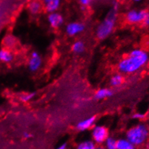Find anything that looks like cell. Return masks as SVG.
<instances>
[{"instance_id":"1","label":"cell","mask_w":149,"mask_h":149,"mask_svg":"<svg viewBox=\"0 0 149 149\" xmlns=\"http://www.w3.org/2000/svg\"><path fill=\"white\" fill-rule=\"evenodd\" d=\"M149 61L147 51L140 48L133 49L118 63V68L121 74H131L146 66Z\"/></svg>"},{"instance_id":"2","label":"cell","mask_w":149,"mask_h":149,"mask_svg":"<svg viewBox=\"0 0 149 149\" xmlns=\"http://www.w3.org/2000/svg\"><path fill=\"white\" fill-rule=\"evenodd\" d=\"M118 7H119L118 3L114 2L110 11L103 19L102 22L97 27L96 34L97 38L100 40H104L112 34L118 18Z\"/></svg>"},{"instance_id":"3","label":"cell","mask_w":149,"mask_h":149,"mask_svg":"<svg viewBox=\"0 0 149 149\" xmlns=\"http://www.w3.org/2000/svg\"><path fill=\"white\" fill-rule=\"evenodd\" d=\"M125 138L136 147L145 145L149 138V127L144 123H138L126 132Z\"/></svg>"},{"instance_id":"4","label":"cell","mask_w":149,"mask_h":149,"mask_svg":"<svg viewBox=\"0 0 149 149\" xmlns=\"http://www.w3.org/2000/svg\"><path fill=\"white\" fill-rule=\"evenodd\" d=\"M109 137V132L107 127L103 125H95L92 130V141L96 145H102Z\"/></svg>"},{"instance_id":"5","label":"cell","mask_w":149,"mask_h":149,"mask_svg":"<svg viewBox=\"0 0 149 149\" xmlns=\"http://www.w3.org/2000/svg\"><path fill=\"white\" fill-rule=\"evenodd\" d=\"M148 13L146 10H131L126 14V19L130 24H138L143 22L146 16Z\"/></svg>"},{"instance_id":"6","label":"cell","mask_w":149,"mask_h":149,"mask_svg":"<svg viewBox=\"0 0 149 149\" xmlns=\"http://www.w3.org/2000/svg\"><path fill=\"white\" fill-rule=\"evenodd\" d=\"M42 58L37 51H33L28 60V68L31 72H37L42 66Z\"/></svg>"},{"instance_id":"7","label":"cell","mask_w":149,"mask_h":149,"mask_svg":"<svg viewBox=\"0 0 149 149\" xmlns=\"http://www.w3.org/2000/svg\"><path fill=\"white\" fill-rule=\"evenodd\" d=\"M85 30L84 24L80 22H69L66 26V33L68 36H76L81 34Z\"/></svg>"},{"instance_id":"8","label":"cell","mask_w":149,"mask_h":149,"mask_svg":"<svg viewBox=\"0 0 149 149\" xmlns=\"http://www.w3.org/2000/svg\"><path fill=\"white\" fill-rule=\"evenodd\" d=\"M48 22L53 28H59L64 23V18L63 15L58 12L49 13L48 16Z\"/></svg>"},{"instance_id":"9","label":"cell","mask_w":149,"mask_h":149,"mask_svg":"<svg viewBox=\"0 0 149 149\" xmlns=\"http://www.w3.org/2000/svg\"><path fill=\"white\" fill-rule=\"evenodd\" d=\"M96 123V117L92 116L79 121L77 125V129L79 131L84 132L92 128Z\"/></svg>"},{"instance_id":"10","label":"cell","mask_w":149,"mask_h":149,"mask_svg":"<svg viewBox=\"0 0 149 149\" xmlns=\"http://www.w3.org/2000/svg\"><path fill=\"white\" fill-rule=\"evenodd\" d=\"M42 5L48 13L57 12L61 6V0H42Z\"/></svg>"},{"instance_id":"11","label":"cell","mask_w":149,"mask_h":149,"mask_svg":"<svg viewBox=\"0 0 149 149\" xmlns=\"http://www.w3.org/2000/svg\"><path fill=\"white\" fill-rule=\"evenodd\" d=\"M113 95V91L109 88H100L96 91L95 94V98L96 100H104L108 98Z\"/></svg>"},{"instance_id":"12","label":"cell","mask_w":149,"mask_h":149,"mask_svg":"<svg viewBox=\"0 0 149 149\" xmlns=\"http://www.w3.org/2000/svg\"><path fill=\"white\" fill-rule=\"evenodd\" d=\"M13 53L7 48L0 49V61L4 63H10L13 61Z\"/></svg>"},{"instance_id":"13","label":"cell","mask_w":149,"mask_h":149,"mask_svg":"<svg viewBox=\"0 0 149 149\" xmlns=\"http://www.w3.org/2000/svg\"><path fill=\"white\" fill-rule=\"evenodd\" d=\"M42 3L39 0H33V1H30V3L28 5V10L30 13L33 15H37V14L40 13V11L42 10Z\"/></svg>"},{"instance_id":"14","label":"cell","mask_w":149,"mask_h":149,"mask_svg":"<svg viewBox=\"0 0 149 149\" xmlns=\"http://www.w3.org/2000/svg\"><path fill=\"white\" fill-rule=\"evenodd\" d=\"M124 82V77L121 73L114 74L109 79V84L112 87H118Z\"/></svg>"},{"instance_id":"15","label":"cell","mask_w":149,"mask_h":149,"mask_svg":"<svg viewBox=\"0 0 149 149\" xmlns=\"http://www.w3.org/2000/svg\"><path fill=\"white\" fill-rule=\"evenodd\" d=\"M116 149H136V147L125 138L117 140Z\"/></svg>"},{"instance_id":"16","label":"cell","mask_w":149,"mask_h":149,"mask_svg":"<svg viewBox=\"0 0 149 149\" xmlns=\"http://www.w3.org/2000/svg\"><path fill=\"white\" fill-rule=\"evenodd\" d=\"M85 48H86V46H85V44L83 41L77 40L73 43L71 50L74 54H81L85 51Z\"/></svg>"},{"instance_id":"17","label":"cell","mask_w":149,"mask_h":149,"mask_svg":"<svg viewBox=\"0 0 149 149\" xmlns=\"http://www.w3.org/2000/svg\"><path fill=\"white\" fill-rule=\"evenodd\" d=\"M96 144L93 141L86 140L78 144L76 149H95Z\"/></svg>"},{"instance_id":"18","label":"cell","mask_w":149,"mask_h":149,"mask_svg":"<svg viewBox=\"0 0 149 149\" xmlns=\"http://www.w3.org/2000/svg\"><path fill=\"white\" fill-rule=\"evenodd\" d=\"M104 147L105 149H116L117 140L113 137H108L104 142Z\"/></svg>"},{"instance_id":"19","label":"cell","mask_w":149,"mask_h":149,"mask_svg":"<svg viewBox=\"0 0 149 149\" xmlns=\"http://www.w3.org/2000/svg\"><path fill=\"white\" fill-rule=\"evenodd\" d=\"M36 92H27V93L22 94L19 96V100L22 102H28L36 97Z\"/></svg>"},{"instance_id":"20","label":"cell","mask_w":149,"mask_h":149,"mask_svg":"<svg viewBox=\"0 0 149 149\" xmlns=\"http://www.w3.org/2000/svg\"><path fill=\"white\" fill-rule=\"evenodd\" d=\"M133 118L137 120H142L146 118V114L142 112H136L133 115Z\"/></svg>"},{"instance_id":"21","label":"cell","mask_w":149,"mask_h":149,"mask_svg":"<svg viewBox=\"0 0 149 149\" xmlns=\"http://www.w3.org/2000/svg\"><path fill=\"white\" fill-rule=\"evenodd\" d=\"M92 1H93V0H79V3L81 4V5L84 7H88V6L90 5V4H92Z\"/></svg>"},{"instance_id":"22","label":"cell","mask_w":149,"mask_h":149,"mask_svg":"<svg viewBox=\"0 0 149 149\" xmlns=\"http://www.w3.org/2000/svg\"><path fill=\"white\" fill-rule=\"evenodd\" d=\"M143 25L146 27H149V13L147 14V15L146 16L145 19H144L143 22Z\"/></svg>"},{"instance_id":"23","label":"cell","mask_w":149,"mask_h":149,"mask_svg":"<svg viewBox=\"0 0 149 149\" xmlns=\"http://www.w3.org/2000/svg\"><path fill=\"white\" fill-rule=\"evenodd\" d=\"M56 149H67V144L66 143L61 144V145H60L59 146H58Z\"/></svg>"},{"instance_id":"24","label":"cell","mask_w":149,"mask_h":149,"mask_svg":"<svg viewBox=\"0 0 149 149\" xmlns=\"http://www.w3.org/2000/svg\"><path fill=\"white\" fill-rule=\"evenodd\" d=\"M23 136H24V138H26V139H28V138H30V137L32 136V135L30 134V133H27V132H25V133H23Z\"/></svg>"},{"instance_id":"25","label":"cell","mask_w":149,"mask_h":149,"mask_svg":"<svg viewBox=\"0 0 149 149\" xmlns=\"http://www.w3.org/2000/svg\"><path fill=\"white\" fill-rule=\"evenodd\" d=\"M95 149H105V148H104V146H102L99 145V146H96Z\"/></svg>"},{"instance_id":"26","label":"cell","mask_w":149,"mask_h":149,"mask_svg":"<svg viewBox=\"0 0 149 149\" xmlns=\"http://www.w3.org/2000/svg\"><path fill=\"white\" fill-rule=\"evenodd\" d=\"M133 1H134V2H139V1H141V0H132Z\"/></svg>"},{"instance_id":"27","label":"cell","mask_w":149,"mask_h":149,"mask_svg":"<svg viewBox=\"0 0 149 149\" xmlns=\"http://www.w3.org/2000/svg\"><path fill=\"white\" fill-rule=\"evenodd\" d=\"M148 127H149V123H148Z\"/></svg>"}]
</instances>
